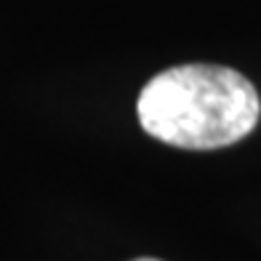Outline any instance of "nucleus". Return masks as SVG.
I'll return each instance as SVG.
<instances>
[{"instance_id":"nucleus-1","label":"nucleus","mask_w":261,"mask_h":261,"mask_svg":"<svg viewBox=\"0 0 261 261\" xmlns=\"http://www.w3.org/2000/svg\"><path fill=\"white\" fill-rule=\"evenodd\" d=\"M141 128L163 144L219 149L248 136L261 101L253 83L221 64H179L155 75L139 93Z\"/></svg>"},{"instance_id":"nucleus-2","label":"nucleus","mask_w":261,"mask_h":261,"mask_svg":"<svg viewBox=\"0 0 261 261\" xmlns=\"http://www.w3.org/2000/svg\"><path fill=\"white\" fill-rule=\"evenodd\" d=\"M136 261H160V258H136Z\"/></svg>"}]
</instances>
